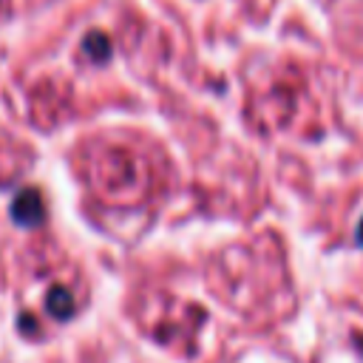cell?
Masks as SVG:
<instances>
[{
	"label": "cell",
	"mask_w": 363,
	"mask_h": 363,
	"mask_svg": "<svg viewBox=\"0 0 363 363\" xmlns=\"http://www.w3.org/2000/svg\"><path fill=\"white\" fill-rule=\"evenodd\" d=\"M43 216H45V204H43V196L28 187V190H20L11 201V218L20 224V227H40L43 224Z\"/></svg>",
	"instance_id": "6da1fadb"
},
{
	"label": "cell",
	"mask_w": 363,
	"mask_h": 363,
	"mask_svg": "<svg viewBox=\"0 0 363 363\" xmlns=\"http://www.w3.org/2000/svg\"><path fill=\"white\" fill-rule=\"evenodd\" d=\"M354 244H357V247H363V216H360L357 230H354Z\"/></svg>",
	"instance_id": "5b68a950"
},
{
	"label": "cell",
	"mask_w": 363,
	"mask_h": 363,
	"mask_svg": "<svg viewBox=\"0 0 363 363\" xmlns=\"http://www.w3.org/2000/svg\"><path fill=\"white\" fill-rule=\"evenodd\" d=\"M17 326H20V332H26V335H31V332H34V320H31L28 315H23V318L17 320Z\"/></svg>",
	"instance_id": "277c9868"
},
{
	"label": "cell",
	"mask_w": 363,
	"mask_h": 363,
	"mask_svg": "<svg viewBox=\"0 0 363 363\" xmlns=\"http://www.w3.org/2000/svg\"><path fill=\"white\" fill-rule=\"evenodd\" d=\"M82 51L88 54V60L105 62V60L111 57V40H108L102 31H91V34L82 40Z\"/></svg>",
	"instance_id": "3957f363"
},
{
	"label": "cell",
	"mask_w": 363,
	"mask_h": 363,
	"mask_svg": "<svg viewBox=\"0 0 363 363\" xmlns=\"http://www.w3.org/2000/svg\"><path fill=\"white\" fill-rule=\"evenodd\" d=\"M45 309H48V315L57 318V320L71 318V315H74V298H71V292H68L65 286H51L48 295H45Z\"/></svg>",
	"instance_id": "7a4b0ae2"
}]
</instances>
